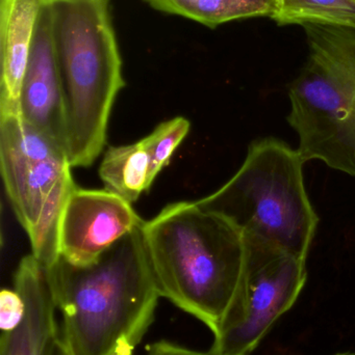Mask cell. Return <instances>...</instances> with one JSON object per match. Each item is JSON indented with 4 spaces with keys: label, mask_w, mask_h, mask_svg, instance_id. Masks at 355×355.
<instances>
[{
    "label": "cell",
    "mask_w": 355,
    "mask_h": 355,
    "mask_svg": "<svg viewBox=\"0 0 355 355\" xmlns=\"http://www.w3.org/2000/svg\"><path fill=\"white\" fill-rule=\"evenodd\" d=\"M144 223L92 264L76 266L58 257L46 267L69 355H133L151 327L160 296Z\"/></svg>",
    "instance_id": "obj_1"
},
{
    "label": "cell",
    "mask_w": 355,
    "mask_h": 355,
    "mask_svg": "<svg viewBox=\"0 0 355 355\" xmlns=\"http://www.w3.org/2000/svg\"><path fill=\"white\" fill-rule=\"evenodd\" d=\"M160 297L218 333L237 293L245 242L226 218L197 202H173L143 225Z\"/></svg>",
    "instance_id": "obj_2"
},
{
    "label": "cell",
    "mask_w": 355,
    "mask_h": 355,
    "mask_svg": "<svg viewBox=\"0 0 355 355\" xmlns=\"http://www.w3.org/2000/svg\"><path fill=\"white\" fill-rule=\"evenodd\" d=\"M64 106L66 153L89 168L108 137L115 100L124 87L108 0H45Z\"/></svg>",
    "instance_id": "obj_3"
},
{
    "label": "cell",
    "mask_w": 355,
    "mask_h": 355,
    "mask_svg": "<svg viewBox=\"0 0 355 355\" xmlns=\"http://www.w3.org/2000/svg\"><path fill=\"white\" fill-rule=\"evenodd\" d=\"M306 160L275 137L252 141L241 168L222 187L197 200L258 240L308 258L319 216L304 185Z\"/></svg>",
    "instance_id": "obj_4"
},
{
    "label": "cell",
    "mask_w": 355,
    "mask_h": 355,
    "mask_svg": "<svg viewBox=\"0 0 355 355\" xmlns=\"http://www.w3.org/2000/svg\"><path fill=\"white\" fill-rule=\"evenodd\" d=\"M308 54L290 85L287 121L298 151L355 178V21L311 22Z\"/></svg>",
    "instance_id": "obj_5"
},
{
    "label": "cell",
    "mask_w": 355,
    "mask_h": 355,
    "mask_svg": "<svg viewBox=\"0 0 355 355\" xmlns=\"http://www.w3.org/2000/svg\"><path fill=\"white\" fill-rule=\"evenodd\" d=\"M243 272L231 308L214 336L212 355H250L290 310L308 279L306 260L258 240L244 239Z\"/></svg>",
    "instance_id": "obj_6"
},
{
    "label": "cell",
    "mask_w": 355,
    "mask_h": 355,
    "mask_svg": "<svg viewBox=\"0 0 355 355\" xmlns=\"http://www.w3.org/2000/svg\"><path fill=\"white\" fill-rule=\"evenodd\" d=\"M0 166L10 206L29 235L53 192L72 176L68 156L21 116L1 114Z\"/></svg>",
    "instance_id": "obj_7"
},
{
    "label": "cell",
    "mask_w": 355,
    "mask_h": 355,
    "mask_svg": "<svg viewBox=\"0 0 355 355\" xmlns=\"http://www.w3.org/2000/svg\"><path fill=\"white\" fill-rule=\"evenodd\" d=\"M144 221L120 196L106 189L76 187L60 221V257L76 266L92 264Z\"/></svg>",
    "instance_id": "obj_8"
},
{
    "label": "cell",
    "mask_w": 355,
    "mask_h": 355,
    "mask_svg": "<svg viewBox=\"0 0 355 355\" xmlns=\"http://www.w3.org/2000/svg\"><path fill=\"white\" fill-rule=\"evenodd\" d=\"M20 116L66 151L62 89L45 3L38 19L21 89Z\"/></svg>",
    "instance_id": "obj_9"
},
{
    "label": "cell",
    "mask_w": 355,
    "mask_h": 355,
    "mask_svg": "<svg viewBox=\"0 0 355 355\" xmlns=\"http://www.w3.org/2000/svg\"><path fill=\"white\" fill-rule=\"evenodd\" d=\"M14 289L24 300V318L14 331L2 333L0 355H45L60 327L47 268L33 254L19 263Z\"/></svg>",
    "instance_id": "obj_10"
},
{
    "label": "cell",
    "mask_w": 355,
    "mask_h": 355,
    "mask_svg": "<svg viewBox=\"0 0 355 355\" xmlns=\"http://www.w3.org/2000/svg\"><path fill=\"white\" fill-rule=\"evenodd\" d=\"M45 0H0V116H20L23 80Z\"/></svg>",
    "instance_id": "obj_11"
},
{
    "label": "cell",
    "mask_w": 355,
    "mask_h": 355,
    "mask_svg": "<svg viewBox=\"0 0 355 355\" xmlns=\"http://www.w3.org/2000/svg\"><path fill=\"white\" fill-rule=\"evenodd\" d=\"M99 177L104 189L131 204L137 202L154 184L143 141L108 148L100 164Z\"/></svg>",
    "instance_id": "obj_12"
},
{
    "label": "cell",
    "mask_w": 355,
    "mask_h": 355,
    "mask_svg": "<svg viewBox=\"0 0 355 355\" xmlns=\"http://www.w3.org/2000/svg\"><path fill=\"white\" fill-rule=\"evenodd\" d=\"M152 8L179 15L208 27L229 21L272 17L279 0H145Z\"/></svg>",
    "instance_id": "obj_13"
},
{
    "label": "cell",
    "mask_w": 355,
    "mask_h": 355,
    "mask_svg": "<svg viewBox=\"0 0 355 355\" xmlns=\"http://www.w3.org/2000/svg\"><path fill=\"white\" fill-rule=\"evenodd\" d=\"M279 25L355 21V0H279L271 17Z\"/></svg>",
    "instance_id": "obj_14"
},
{
    "label": "cell",
    "mask_w": 355,
    "mask_h": 355,
    "mask_svg": "<svg viewBox=\"0 0 355 355\" xmlns=\"http://www.w3.org/2000/svg\"><path fill=\"white\" fill-rule=\"evenodd\" d=\"M191 123L187 119L176 116L160 123L148 137L142 139L149 156L152 181L168 166L173 154L189 135Z\"/></svg>",
    "instance_id": "obj_15"
},
{
    "label": "cell",
    "mask_w": 355,
    "mask_h": 355,
    "mask_svg": "<svg viewBox=\"0 0 355 355\" xmlns=\"http://www.w3.org/2000/svg\"><path fill=\"white\" fill-rule=\"evenodd\" d=\"M25 304L16 290H2L0 294V329L2 333L13 331L22 322Z\"/></svg>",
    "instance_id": "obj_16"
},
{
    "label": "cell",
    "mask_w": 355,
    "mask_h": 355,
    "mask_svg": "<svg viewBox=\"0 0 355 355\" xmlns=\"http://www.w3.org/2000/svg\"><path fill=\"white\" fill-rule=\"evenodd\" d=\"M45 355H69L64 343H63L60 333L52 340L51 343L46 349Z\"/></svg>",
    "instance_id": "obj_17"
},
{
    "label": "cell",
    "mask_w": 355,
    "mask_h": 355,
    "mask_svg": "<svg viewBox=\"0 0 355 355\" xmlns=\"http://www.w3.org/2000/svg\"><path fill=\"white\" fill-rule=\"evenodd\" d=\"M185 355H212L210 352H196V350L189 349L188 348L187 352H185ZM336 355H355V354H352V352H346V354H339Z\"/></svg>",
    "instance_id": "obj_18"
}]
</instances>
